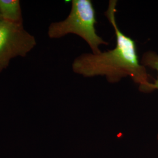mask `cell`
Wrapping results in <instances>:
<instances>
[{
    "label": "cell",
    "mask_w": 158,
    "mask_h": 158,
    "mask_svg": "<svg viewBox=\"0 0 158 158\" xmlns=\"http://www.w3.org/2000/svg\"><path fill=\"white\" fill-rule=\"evenodd\" d=\"M117 1L110 0L104 15L111 23L116 37L115 47L107 52L94 55L86 53L74 59L72 69L84 77L104 76L110 83H118L129 77L138 85L141 92L150 93L155 79L148 73L146 68L139 61L135 42L119 28L115 14Z\"/></svg>",
    "instance_id": "obj_1"
},
{
    "label": "cell",
    "mask_w": 158,
    "mask_h": 158,
    "mask_svg": "<svg viewBox=\"0 0 158 158\" xmlns=\"http://www.w3.org/2000/svg\"><path fill=\"white\" fill-rule=\"evenodd\" d=\"M96 23V11L91 0H73L67 18L52 23L48 35L51 39H58L68 34H75L86 42L92 53L97 55L102 52L100 46L109 44L97 34Z\"/></svg>",
    "instance_id": "obj_2"
},
{
    "label": "cell",
    "mask_w": 158,
    "mask_h": 158,
    "mask_svg": "<svg viewBox=\"0 0 158 158\" xmlns=\"http://www.w3.org/2000/svg\"><path fill=\"white\" fill-rule=\"evenodd\" d=\"M36 45L35 37L24 29L23 23L0 20V73L11 59L26 56Z\"/></svg>",
    "instance_id": "obj_3"
},
{
    "label": "cell",
    "mask_w": 158,
    "mask_h": 158,
    "mask_svg": "<svg viewBox=\"0 0 158 158\" xmlns=\"http://www.w3.org/2000/svg\"><path fill=\"white\" fill-rule=\"evenodd\" d=\"M0 14L4 21L23 23L21 8L19 0H0Z\"/></svg>",
    "instance_id": "obj_4"
},
{
    "label": "cell",
    "mask_w": 158,
    "mask_h": 158,
    "mask_svg": "<svg viewBox=\"0 0 158 158\" xmlns=\"http://www.w3.org/2000/svg\"><path fill=\"white\" fill-rule=\"evenodd\" d=\"M141 63L145 68H151L156 70L158 74V54L153 51H148L145 53L141 60ZM155 90H158V76L157 79H155L151 85L150 92Z\"/></svg>",
    "instance_id": "obj_5"
},
{
    "label": "cell",
    "mask_w": 158,
    "mask_h": 158,
    "mask_svg": "<svg viewBox=\"0 0 158 158\" xmlns=\"http://www.w3.org/2000/svg\"><path fill=\"white\" fill-rule=\"evenodd\" d=\"M2 17L1 16V14H0V20H2Z\"/></svg>",
    "instance_id": "obj_6"
}]
</instances>
